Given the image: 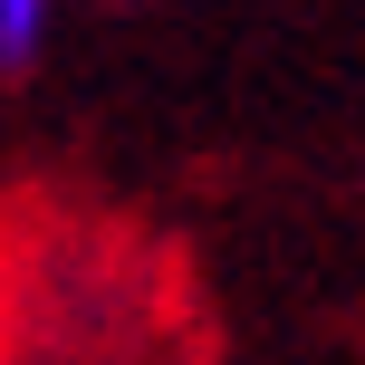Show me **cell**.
<instances>
[{"label":"cell","instance_id":"obj_1","mask_svg":"<svg viewBox=\"0 0 365 365\" xmlns=\"http://www.w3.org/2000/svg\"><path fill=\"white\" fill-rule=\"evenodd\" d=\"M48 19H58V0H0V87H19V77L38 68Z\"/></svg>","mask_w":365,"mask_h":365}]
</instances>
